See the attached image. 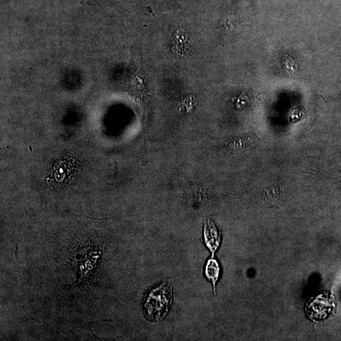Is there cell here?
<instances>
[{
  "mask_svg": "<svg viewBox=\"0 0 341 341\" xmlns=\"http://www.w3.org/2000/svg\"><path fill=\"white\" fill-rule=\"evenodd\" d=\"M173 301V288L170 282H164L151 290L145 296L143 307L144 316L152 322H160L170 311Z\"/></svg>",
  "mask_w": 341,
  "mask_h": 341,
  "instance_id": "1",
  "label": "cell"
},
{
  "mask_svg": "<svg viewBox=\"0 0 341 341\" xmlns=\"http://www.w3.org/2000/svg\"><path fill=\"white\" fill-rule=\"evenodd\" d=\"M205 243L208 249L212 252V256L220 246V235L214 227L209 226L205 227L204 231Z\"/></svg>",
  "mask_w": 341,
  "mask_h": 341,
  "instance_id": "2",
  "label": "cell"
},
{
  "mask_svg": "<svg viewBox=\"0 0 341 341\" xmlns=\"http://www.w3.org/2000/svg\"><path fill=\"white\" fill-rule=\"evenodd\" d=\"M220 267L217 260L213 259L208 260L205 267V276L210 281H211L215 290V284L217 283L219 276H220Z\"/></svg>",
  "mask_w": 341,
  "mask_h": 341,
  "instance_id": "3",
  "label": "cell"
}]
</instances>
